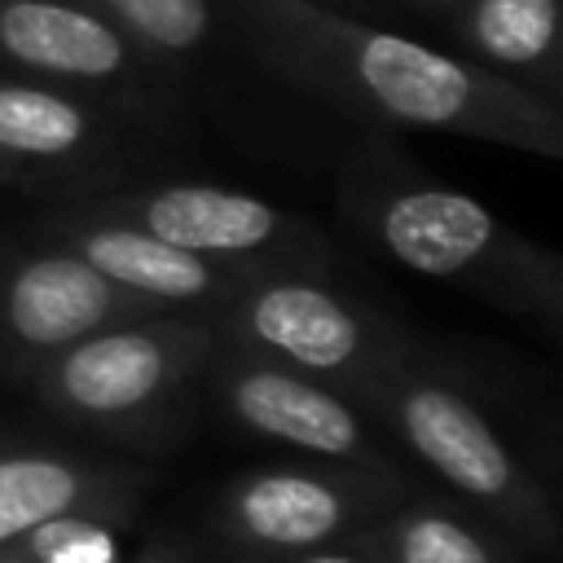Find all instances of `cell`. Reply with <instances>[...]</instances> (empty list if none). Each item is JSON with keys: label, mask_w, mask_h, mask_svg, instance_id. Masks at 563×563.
Here are the masks:
<instances>
[{"label": "cell", "mask_w": 563, "mask_h": 563, "mask_svg": "<svg viewBox=\"0 0 563 563\" xmlns=\"http://www.w3.org/2000/svg\"><path fill=\"white\" fill-rule=\"evenodd\" d=\"M229 26L273 79L365 119L563 158V110L457 53L365 26L312 0H224Z\"/></svg>", "instance_id": "obj_1"}, {"label": "cell", "mask_w": 563, "mask_h": 563, "mask_svg": "<svg viewBox=\"0 0 563 563\" xmlns=\"http://www.w3.org/2000/svg\"><path fill=\"white\" fill-rule=\"evenodd\" d=\"M334 202L343 220L400 268L466 290L550 339L563 330L559 251L515 233L479 198L413 167L383 132H365L343 154Z\"/></svg>", "instance_id": "obj_2"}, {"label": "cell", "mask_w": 563, "mask_h": 563, "mask_svg": "<svg viewBox=\"0 0 563 563\" xmlns=\"http://www.w3.org/2000/svg\"><path fill=\"white\" fill-rule=\"evenodd\" d=\"M361 413L387 435L396 453L422 466L453 501L501 528L528 559L559 554V510L550 488L537 479L479 405L475 387L440 356L409 343L378 378L356 396Z\"/></svg>", "instance_id": "obj_3"}, {"label": "cell", "mask_w": 563, "mask_h": 563, "mask_svg": "<svg viewBox=\"0 0 563 563\" xmlns=\"http://www.w3.org/2000/svg\"><path fill=\"white\" fill-rule=\"evenodd\" d=\"M216 352L220 334L211 317L145 312L70 343L22 387L79 431L154 449L180 431Z\"/></svg>", "instance_id": "obj_4"}, {"label": "cell", "mask_w": 563, "mask_h": 563, "mask_svg": "<svg viewBox=\"0 0 563 563\" xmlns=\"http://www.w3.org/2000/svg\"><path fill=\"white\" fill-rule=\"evenodd\" d=\"M224 347L299 369L343 396H361L413 339L334 286L321 268H268L238 282V290L211 312Z\"/></svg>", "instance_id": "obj_5"}, {"label": "cell", "mask_w": 563, "mask_h": 563, "mask_svg": "<svg viewBox=\"0 0 563 563\" xmlns=\"http://www.w3.org/2000/svg\"><path fill=\"white\" fill-rule=\"evenodd\" d=\"M413 488V475L282 457L233 475L216 493L207 528L224 563H286L365 532Z\"/></svg>", "instance_id": "obj_6"}, {"label": "cell", "mask_w": 563, "mask_h": 563, "mask_svg": "<svg viewBox=\"0 0 563 563\" xmlns=\"http://www.w3.org/2000/svg\"><path fill=\"white\" fill-rule=\"evenodd\" d=\"M0 66L75 92L128 128H172L180 84L92 0H0Z\"/></svg>", "instance_id": "obj_7"}, {"label": "cell", "mask_w": 563, "mask_h": 563, "mask_svg": "<svg viewBox=\"0 0 563 563\" xmlns=\"http://www.w3.org/2000/svg\"><path fill=\"white\" fill-rule=\"evenodd\" d=\"M75 202L233 273L330 264V246L312 220L229 185L136 180V185H101V189L75 194Z\"/></svg>", "instance_id": "obj_8"}, {"label": "cell", "mask_w": 563, "mask_h": 563, "mask_svg": "<svg viewBox=\"0 0 563 563\" xmlns=\"http://www.w3.org/2000/svg\"><path fill=\"white\" fill-rule=\"evenodd\" d=\"M211 396L224 409V418L282 449L286 457H312V462H343L378 475H413L391 444L378 435V427L361 413L352 396L339 387H325L299 369H286L277 361L233 352L220 343L211 369Z\"/></svg>", "instance_id": "obj_9"}, {"label": "cell", "mask_w": 563, "mask_h": 563, "mask_svg": "<svg viewBox=\"0 0 563 563\" xmlns=\"http://www.w3.org/2000/svg\"><path fill=\"white\" fill-rule=\"evenodd\" d=\"M119 286L40 233H0V374L26 383L70 343L145 317Z\"/></svg>", "instance_id": "obj_10"}, {"label": "cell", "mask_w": 563, "mask_h": 563, "mask_svg": "<svg viewBox=\"0 0 563 563\" xmlns=\"http://www.w3.org/2000/svg\"><path fill=\"white\" fill-rule=\"evenodd\" d=\"M136 150V128L101 106L0 66V185L62 198L110 185Z\"/></svg>", "instance_id": "obj_11"}, {"label": "cell", "mask_w": 563, "mask_h": 563, "mask_svg": "<svg viewBox=\"0 0 563 563\" xmlns=\"http://www.w3.org/2000/svg\"><path fill=\"white\" fill-rule=\"evenodd\" d=\"M31 233L66 246L79 255L92 273H101L110 286H119L128 299L154 312H185V317H211L238 282L251 273H233L220 264H207L198 255H185L123 220H110L101 211H88L75 198H57L53 211H44Z\"/></svg>", "instance_id": "obj_12"}, {"label": "cell", "mask_w": 563, "mask_h": 563, "mask_svg": "<svg viewBox=\"0 0 563 563\" xmlns=\"http://www.w3.org/2000/svg\"><path fill=\"white\" fill-rule=\"evenodd\" d=\"M150 484L136 462L0 435V545L70 510H136Z\"/></svg>", "instance_id": "obj_13"}, {"label": "cell", "mask_w": 563, "mask_h": 563, "mask_svg": "<svg viewBox=\"0 0 563 563\" xmlns=\"http://www.w3.org/2000/svg\"><path fill=\"white\" fill-rule=\"evenodd\" d=\"M440 22L462 48L457 57L550 106L563 101L559 0H457Z\"/></svg>", "instance_id": "obj_14"}, {"label": "cell", "mask_w": 563, "mask_h": 563, "mask_svg": "<svg viewBox=\"0 0 563 563\" xmlns=\"http://www.w3.org/2000/svg\"><path fill=\"white\" fill-rule=\"evenodd\" d=\"M383 563H528V554L449 493H405L369 523Z\"/></svg>", "instance_id": "obj_15"}, {"label": "cell", "mask_w": 563, "mask_h": 563, "mask_svg": "<svg viewBox=\"0 0 563 563\" xmlns=\"http://www.w3.org/2000/svg\"><path fill=\"white\" fill-rule=\"evenodd\" d=\"M150 62L172 70L176 79L189 75L207 57L220 31L216 0H92Z\"/></svg>", "instance_id": "obj_16"}, {"label": "cell", "mask_w": 563, "mask_h": 563, "mask_svg": "<svg viewBox=\"0 0 563 563\" xmlns=\"http://www.w3.org/2000/svg\"><path fill=\"white\" fill-rule=\"evenodd\" d=\"M132 515L136 510H70L31 528L18 545L35 563H123V532Z\"/></svg>", "instance_id": "obj_17"}, {"label": "cell", "mask_w": 563, "mask_h": 563, "mask_svg": "<svg viewBox=\"0 0 563 563\" xmlns=\"http://www.w3.org/2000/svg\"><path fill=\"white\" fill-rule=\"evenodd\" d=\"M286 563H383L374 541H369V528L356 532V537H343L334 545H321V550H308L299 559H286Z\"/></svg>", "instance_id": "obj_18"}, {"label": "cell", "mask_w": 563, "mask_h": 563, "mask_svg": "<svg viewBox=\"0 0 563 563\" xmlns=\"http://www.w3.org/2000/svg\"><path fill=\"white\" fill-rule=\"evenodd\" d=\"M123 563H202L185 541H150L141 550H132Z\"/></svg>", "instance_id": "obj_19"}, {"label": "cell", "mask_w": 563, "mask_h": 563, "mask_svg": "<svg viewBox=\"0 0 563 563\" xmlns=\"http://www.w3.org/2000/svg\"><path fill=\"white\" fill-rule=\"evenodd\" d=\"M400 4H409V9H418V13H427V18H444L457 0H400Z\"/></svg>", "instance_id": "obj_20"}, {"label": "cell", "mask_w": 563, "mask_h": 563, "mask_svg": "<svg viewBox=\"0 0 563 563\" xmlns=\"http://www.w3.org/2000/svg\"><path fill=\"white\" fill-rule=\"evenodd\" d=\"M0 563H35L18 541H9V545H0Z\"/></svg>", "instance_id": "obj_21"}, {"label": "cell", "mask_w": 563, "mask_h": 563, "mask_svg": "<svg viewBox=\"0 0 563 563\" xmlns=\"http://www.w3.org/2000/svg\"><path fill=\"white\" fill-rule=\"evenodd\" d=\"M312 4H325V9H343V4H352V0H312Z\"/></svg>", "instance_id": "obj_22"}]
</instances>
